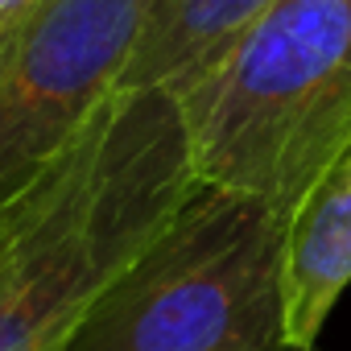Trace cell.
<instances>
[{"instance_id":"cell-4","label":"cell","mask_w":351,"mask_h":351,"mask_svg":"<svg viewBox=\"0 0 351 351\" xmlns=\"http://www.w3.org/2000/svg\"><path fill=\"white\" fill-rule=\"evenodd\" d=\"M149 0H34L0 21V203L120 91Z\"/></svg>"},{"instance_id":"cell-5","label":"cell","mask_w":351,"mask_h":351,"mask_svg":"<svg viewBox=\"0 0 351 351\" xmlns=\"http://www.w3.org/2000/svg\"><path fill=\"white\" fill-rule=\"evenodd\" d=\"M351 285V141L285 223V347L310 351Z\"/></svg>"},{"instance_id":"cell-7","label":"cell","mask_w":351,"mask_h":351,"mask_svg":"<svg viewBox=\"0 0 351 351\" xmlns=\"http://www.w3.org/2000/svg\"><path fill=\"white\" fill-rule=\"evenodd\" d=\"M34 0H0V21H9V17H17L21 9H29Z\"/></svg>"},{"instance_id":"cell-6","label":"cell","mask_w":351,"mask_h":351,"mask_svg":"<svg viewBox=\"0 0 351 351\" xmlns=\"http://www.w3.org/2000/svg\"><path fill=\"white\" fill-rule=\"evenodd\" d=\"M273 0H149L120 91L186 95Z\"/></svg>"},{"instance_id":"cell-1","label":"cell","mask_w":351,"mask_h":351,"mask_svg":"<svg viewBox=\"0 0 351 351\" xmlns=\"http://www.w3.org/2000/svg\"><path fill=\"white\" fill-rule=\"evenodd\" d=\"M195 186L178 95H108L54 161L0 203V351H66Z\"/></svg>"},{"instance_id":"cell-3","label":"cell","mask_w":351,"mask_h":351,"mask_svg":"<svg viewBox=\"0 0 351 351\" xmlns=\"http://www.w3.org/2000/svg\"><path fill=\"white\" fill-rule=\"evenodd\" d=\"M285 215L199 182L66 351H289Z\"/></svg>"},{"instance_id":"cell-2","label":"cell","mask_w":351,"mask_h":351,"mask_svg":"<svg viewBox=\"0 0 351 351\" xmlns=\"http://www.w3.org/2000/svg\"><path fill=\"white\" fill-rule=\"evenodd\" d=\"M178 104L199 182L289 219L351 141V0H273Z\"/></svg>"}]
</instances>
